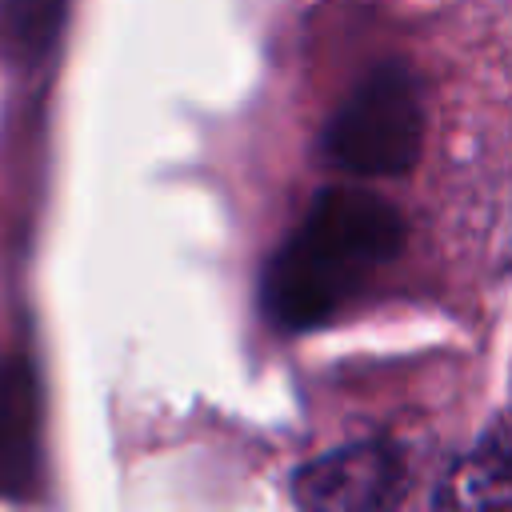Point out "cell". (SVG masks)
<instances>
[{
	"mask_svg": "<svg viewBox=\"0 0 512 512\" xmlns=\"http://www.w3.org/2000/svg\"><path fill=\"white\" fill-rule=\"evenodd\" d=\"M400 212L356 188H328L264 272V308L280 328H312L344 308L400 252Z\"/></svg>",
	"mask_w": 512,
	"mask_h": 512,
	"instance_id": "6da1fadb",
	"label": "cell"
},
{
	"mask_svg": "<svg viewBox=\"0 0 512 512\" xmlns=\"http://www.w3.org/2000/svg\"><path fill=\"white\" fill-rule=\"evenodd\" d=\"M424 136L420 84L408 68H376L332 116L324 156L352 176H400L416 164Z\"/></svg>",
	"mask_w": 512,
	"mask_h": 512,
	"instance_id": "7a4b0ae2",
	"label": "cell"
},
{
	"mask_svg": "<svg viewBox=\"0 0 512 512\" xmlns=\"http://www.w3.org/2000/svg\"><path fill=\"white\" fill-rule=\"evenodd\" d=\"M412 472L392 440L344 444L292 476L304 512H396Z\"/></svg>",
	"mask_w": 512,
	"mask_h": 512,
	"instance_id": "3957f363",
	"label": "cell"
},
{
	"mask_svg": "<svg viewBox=\"0 0 512 512\" xmlns=\"http://www.w3.org/2000/svg\"><path fill=\"white\" fill-rule=\"evenodd\" d=\"M40 468V396L24 360H0V496H28Z\"/></svg>",
	"mask_w": 512,
	"mask_h": 512,
	"instance_id": "277c9868",
	"label": "cell"
},
{
	"mask_svg": "<svg viewBox=\"0 0 512 512\" xmlns=\"http://www.w3.org/2000/svg\"><path fill=\"white\" fill-rule=\"evenodd\" d=\"M432 512H512V452L504 416L440 480Z\"/></svg>",
	"mask_w": 512,
	"mask_h": 512,
	"instance_id": "5b68a950",
	"label": "cell"
},
{
	"mask_svg": "<svg viewBox=\"0 0 512 512\" xmlns=\"http://www.w3.org/2000/svg\"><path fill=\"white\" fill-rule=\"evenodd\" d=\"M60 4L56 0H8V36L24 40V48H36L52 36Z\"/></svg>",
	"mask_w": 512,
	"mask_h": 512,
	"instance_id": "8992f818",
	"label": "cell"
}]
</instances>
